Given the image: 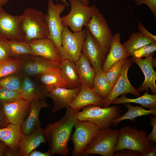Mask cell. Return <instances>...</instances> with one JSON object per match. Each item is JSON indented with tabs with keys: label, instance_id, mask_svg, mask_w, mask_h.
<instances>
[{
	"label": "cell",
	"instance_id": "6da1fadb",
	"mask_svg": "<svg viewBox=\"0 0 156 156\" xmlns=\"http://www.w3.org/2000/svg\"><path fill=\"white\" fill-rule=\"evenodd\" d=\"M79 110L68 107L64 116L58 121L48 124L44 129L52 156H67L69 153L68 143L73 128L78 121Z\"/></svg>",
	"mask_w": 156,
	"mask_h": 156
},
{
	"label": "cell",
	"instance_id": "7a4b0ae2",
	"mask_svg": "<svg viewBox=\"0 0 156 156\" xmlns=\"http://www.w3.org/2000/svg\"><path fill=\"white\" fill-rule=\"evenodd\" d=\"M147 134L143 129L139 130L129 125L122 127L119 131L114 152L123 149L128 148L139 152L141 156H144L154 144L153 142L147 138Z\"/></svg>",
	"mask_w": 156,
	"mask_h": 156
},
{
	"label": "cell",
	"instance_id": "3957f363",
	"mask_svg": "<svg viewBox=\"0 0 156 156\" xmlns=\"http://www.w3.org/2000/svg\"><path fill=\"white\" fill-rule=\"evenodd\" d=\"M21 15V25L24 41L47 38L48 31L45 14L41 11L27 8Z\"/></svg>",
	"mask_w": 156,
	"mask_h": 156
},
{
	"label": "cell",
	"instance_id": "277c9868",
	"mask_svg": "<svg viewBox=\"0 0 156 156\" xmlns=\"http://www.w3.org/2000/svg\"><path fill=\"white\" fill-rule=\"evenodd\" d=\"M122 110L118 106L102 107L96 105H90L82 108L79 112L78 120L91 122L101 129L109 127L112 120L120 116Z\"/></svg>",
	"mask_w": 156,
	"mask_h": 156
},
{
	"label": "cell",
	"instance_id": "5b68a950",
	"mask_svg": "<svg viewBox=\"0 0 156 156\" xmlns=\"http://www.w3.org/2000/svg\"><path fill=\"white\" fill-rule=\"evenodd\" d=\"M119 130L110 127L101 129L87 146L83 156L98 154L103 156H114Z\"/></svg>",
	"mask_w": 156,
	"mask_h": 156
},
{
	"label": "cell",
	"instance_id": "8992f818",
	"mask_svg": "<svg viewBox=\"0 0 156 156\" xmlns=\"http://www.w3.org/2000/svg\"><path fill=\"white\" fill-rule=\"evenodd\" d=\"M87 31L86 28L80 31L72 32L68 26L64 25L62 35V48L60 52L62 59H67L74 63L79 60Z\"/></svg>",
	"mask_w": 156,
	"mask_h": 156
},
{
	"label": "cell",
	"instance_id": "52a82bcc",
	"mask_svg": "<svg viewBox=\"0 0 156 156\" xmlns=\"http://www.w3.org/2000/svg\"><path fill=\"white\" fill-rule=\"evenodd\" d=\"M71 9L67 15L61 17L63 25L69 27L73 32L81 31L88 23L97 8L94 5L87 6L81 0H69Z\"/></svg>",
	"mask_w": 156,
	"mask_h": 156
},
{
	"label": "cell",
	"instance_id": "ba28073f",
	"mask_svg": "<svg viewBox=\"0 0 156 156\" xmlns=\"http://www.w3.org/2000/svg\"><path fill=\"white\" fill-rule=\"evenodd\" d=\"M69 5L64 3L55 4L53 0H48L47 11L45 14L48 31L47 38L53 42L60 52L62 48V35L64 26L60 15Z\"/></svg>",
	"mask_w": 156,
	"mask_h": 156
},
{
	"label": "cell",
	"instance_id": "9c48e42d",
	"mask_svg": "<svg viewBox=\"0 0 156 156\" xmlns=\"http://www.w3.org/2000/svg\"><path fill=\"white\" fill-rule=\"evenodd\" d=\"M74 127L71 138L74 147L72 154L73 156H83L87 146L100 129L91 122L78 120Z\"/></svg>",
	"mask_w": 156,
	"mask_h": 156
},
{
	"label": "cell",
	"instance_id": "30bf717a",
	"mask_svg": "<svg viewBox=\"0 0 156 156\" xmlns=\"http://www.w3.org/2000/svg\"><path fill=\"white\" fill-rule=\"evenodd\" d=\"M22 61L18 73L34 78L49 70L58 68L60 62L34 55L19 57Z\"/></svg>",
	"mask_w": 156,
	"mask_h": 156
},
{
	"label": "cell",
	"instance_id": "8fae6325",
	"mask_svg": "<svg viewBox=\"0 0 156 156\" xmlns=\"http://www.w3.org/2000/svg\"><path fill=\"white\" fill-rule=\"evenodd\" d=\"M84 26L105 49L109 51L114 35L103 15L97 9Z\"/></svg>",
	"mask_w": 156,
	"mask_h": 156
},
{
	"label": "cell",
	"instance_id": "7c38bea8",
	"mask_svg": "<svg viewBox=\"0 0 156 156\" xmlns=\"http://www.w3.org/2000/svg\"><path fill=\"white\" fill-rule=\"evenodd\" d=\"M133 61L131 58L127 57L123 64L119 76L108 96L105 99L103 107L110 106L112 102L119 96L130 93L139 97L140 92L130 83L127 76L128 70Z\"/></svg>",
	"mask_w": 156,
	"mask_h": 156
},
{
	"label": "cell",
	"instance_id": "4fadbf2b",
	"mask_svg": "<svg viewBox=\"0 0 156 156\" xmlns=\"http://www.w3.org/2000/svg\"><path fill=\"white\" fill-rule=\"evenodd\" d=\"M0 37L8 40L24 41L21 15L8 14L0 6Z\"/></svg>",
	"mask_w": 156,
	"mask_h": 156
},
{
	"label": "cell",
	"instance_id": "5bb4252c",
	"mask_svg": "<svg viewBox=\"0 0 156 156\" xmlns=\"http://www.w3.org/2000/svg\"><path fill=\"white\" fill-rule=\"evenodd\" d=\"M109 51L104 49L87 30L82 53L90 62L96 74L103 72L102 66Z\"/></svg>",
	"mask_w": 156,
	"mask_h": 156
},
{
	"label": "cell",
	"instance_id": "9a60e30c",
	"mask_svg": "<svg viewBox=\"0 0 156 156\" xmlns=\"http://www.w3.org/2000/svg\"><path fill=\"white\" fill-rule=\"evenodd\" d=\"M154 53L144 59L131 58L133 62L140 68L145 77L144 81L137 89L139 92L145 90L148 92L150 88L152 94H156V72L153 69V67L156 66V59L153 57Z\"/></svg>",
	"mask_w": 156,
	"mask_h": 156
},
{
	"label": "cell",
	"instance_id": "2e32d148",
	"mask_svg": "<svg viewBox=\"0 0 156 156\" xmlns=\"http://www.w3.org/2000/svg\"><path fill=\"white\" fill-rule=\"evenodd\" d=\"M49 107L45 98L30 103L28 114L21 126L23 135L30 134L41 127L42 123L39 118L40 111Z\"/></svg>",
	"mask_w": 156,
	"mask_h": 156
},
{
	"label": "cell",
	"instance_id": "e0dca14e",
	"mask_svg": "<svg viewBox=\"0 0 156 156\" xmlns=\"http://www.w3.org/2000/svg\"><path fill=\"white\" fill-rule=\"evenodd\" d=\"M80 90V87L74 89L59 87L46 93L45 97L51 98L54 106L52 110L55 113L63 108L70 107Z\"/></svg>",
	"mask_w": 156,
	"mask_h": 156
},
{
	"label": "cell",
	"instance_id": "ac0fdd59",
	"mask_svg": "<svg viewBox=\"0 0 156 156\" xmlns=\"http://www.w3.org/2000/svg\"><path fill=\"white\" fill-rule=\"evenodd\" d=\"M30 104L21 98L3 104L5 113L9 123L21 126L28 114Z\"/></svg>",
	"mask_w": 156,
	"mask_h": 156
},
{
	"label": "cell",
	"instance_id": "d6986e66",
	"mask_svg": "<svg viewBox=\"0 0 156 156\" xmlns=\"http://www.w3.org/2000/svg\"><path fill=\"white\" fill-rule=\"evenodd\" d=\"M34 55L61 62L62 59L53 42L48 38L32 40L28 43Z\"/></svg>",
	"mask_w": 156,
	"mask_h": 156
},
{
	"label": "cell",
	"instance_id": "ffe728a7",
	"mask_svg": "<svg viewBox=\"0 0 156 156\" xmlns=\"http://www.w3.org/2000/svg\"><path fill=\"white\" fill-rule=\"evenodd\" d=\"M34 78L45 95L57 88H67L59 67L47 71Z\"/></svg>",
	"mask_w": 156,
	"mask_h": 156
},
{
	"label": "cell",
	"instance_id": "44dd1931",
	"mask_svg": "<svg viewBox=\"0 0 156 156\" xmlns=\"http://www.w3.org/2000/svg\"><path fill=\"white\" fill-rule=\"evenodd\" d=\"M105 99L97 94L93 88L81 83L80 90L70 107L80 110L90 105H96L103 107Z\"/></svg>",
	"mask_w": 156,
	"mask_h": 156
},
{
	"label": "cell",
	"instance_id": "7402d4cb",
	"mask_svg": "<svg viewBox=\"0 0 156 156\" xmlns=\"http://www.w3.org/2000/svg\"><path fill=\"white\" fill-rule=\"evenodd\" d=\"M119 32L114 35L110 48L103 64L102 70L106 73L116 63L129 56L126 52L120 42Z\"/></svg>",
	"mask_w": 156,
	"mask_h": 156
},
{
	"label": "cell",
	"instance_id": "603a6c76",
	"mask_svg": "<svg viewBox=\"0 0 156 156\" xmlns=\"http://www.w3.org/2000/svg\"><path fill=\"white\" fill-rule=\"evenodd\" d=\"M47 141L44 129L41 127L30 134L23 135L19 144V156H29L31 151Z\"/></svg>",
	"mask_w": 156,
	"mask_h": 156
},
{
	"label": "cell",
	"instance_id": "cb8c5ba5",
	"mask_svg": "<svg viewBox=\"0 0 156 156\" xmlns=\"http://www.w3.org/2000/svg\"><path fill=\"white\" fill-rule=\"evenodd\" d=\"M21 126L10 123L0 128V140L10 149L19 153V144L22 136Z\"/></svg>",
	"mask_w": 156,
	"mask_h": 156
},
{
	"label": "cell",
	"instance_id": "d4e9b609",
	"mask_svg": "<svg viewBox=\"0 0 156 156\" xmlns=\"http://www.w3.org/2000/svg\"><path fill=\"white\" fill-rule=\"evenodd\" d=\"M74 63L81 83L93 88L96 73L89 60L82 53Z\"/></svg>",
	"mask_w": 156,
	"mask_h": 156
},
{
	"label": "cell",
	"instance_id": "484cf974",
	"mask_svg": "<svg viewBox=\"0 0 156 156\" xmlns=\"http://www.w3.org/2000/svg\"><path fill=\"white\" fill-rule=\"evenodd\" d=\"M21 97L29 103L44 98L45 94L34 79L27 76H22L21 92Z\"/></svg>",
	"mask_w": 156,
	"mask_h": 156
},
{
	"label": "cell",
	"instance_id": "4316f807",
	"mask_svg": "<svg viewBox=\"0 0 156 156\" xmlns=\"http://www.w3.org/2000/svg\"><path fill=\"white\" fill-rule=\"evenodd\" d=\"M59 68L67 88L74 89L80 86L81 83L74 63L62 59Z\"/></svg>",
	"mask_w": 156,
	"mask_h": 156
},
{
	"label": "cell",
	"instance_id": "83f0119b",
	"mask_svg": "<svg viewBox=\"0 0 156 156\" xmlns=\"http://www.w3.org/2000/svg\"><path fill=\"white\" fill-rule=\"evenodd\" d=\"M126 103H133L141 105L142 107L148 109L156 108V94H151L146 91L142 96L135 99H130L127 97L126 94L122 95L117 98L111 103V104H117Z\"/></svg>",
	"mask_w": 156,
	"mask_h": 156
},
{
	"label": "cell",
	"instance_id": "f1b7e54d",
	"mask_svg": "<svg viewBox=\"0 0 156 156\" xmlns=\"http://www.w3.org/2000/svg\"><path fill=\"white\" fill-rule=\"evenodd\" d=\"M124 104L125 107L128 109L127 112L123 115L114 119L111 125L117 126L121 121L126 119L134 121L136 118L143 116L152 115L156 116V108L147 110L142 107L132 106L130 103Z\"/></svg>",
	"mask_w": 156,
	"mask_h": 156
},
{
	"label": "cell",
	"instance_id": "f546056e",
	"mask_svg": "<svg viewBox=\"0 0 156 156\" xmlns=\"http://www.w3.org/2000/svg\"><path fill=\"white\" fill-rule=\"evenodd\" d=\"M155 42L138 31L131 34L129 39L122 44L129 55L130 53L140 48Z\"/></svg>",
	"mask_w": 156,
	"mask_h": 156
},
{
	"label": "cell",
	"instance_id": "4dcf8cb0",
	"mask_svg": "<svg viewBox=\"0 0 156 156\" xmlns=\"http://www.w3.org/2000/svg\"><path fill=\"white\" fill-rule=\"evenodd\" d=\"M113 87L107 79L105 73L103 71L96 74L93 82V88L99 95L104 99L106 98Z\"/></svg>",
	"mask_w": 156,
	"mask_h": 156
},
{
	"label": "cell",
	"instance_id": "1f68e13d",
	"mask_svg": "<svg viewBox=\"0 0 156 156\" xmlns=\"http://www.w3.org/2000/svg\"><path fill=\"white\" fill-rule=\"evenodd\" d=\"M22 61L19 57H10L0 62V79L15 73L18 72Z\"/></svg>",
	"mask_w": 156,
	"mask_h": 156
},
{
	"label": "cell",
	"instance_id": "d6a6232c",
	"mask_svg": "<svg viewBox=\"0 0 156 156\" xmlns=\"http://www.w3.org/2000/svg\"><path fill=\"white\" fill-rule=\"evenodd\" d=\"M22 76L18 72L9 75L0 79V88H4L21 93Z\"/></svg>",
	"mask_w": 156,
	"mask_h": 156
},
{
	"label": "cell",
	"instance_id": "836d02e7",
	"mask_svg": "<svg viewBox=\"0 0 156 156\" xmlns=\"http://www.w3.org/2000/svg\"><path fill=\"white\" fill-rule=\"evenodd\" d=\"M12 57H17L26 55H33L28 43L24 41L8 40Z\"/></svg>",
	"mask_w": 156,
	"mask_h": 156
},
{
	"label": "cell",
	"instance_id": "e575fe53",
	"mask_svg": "<svg viewBox=\"0 0 156 156\" xmlns=\"http://www.w3.org/2000/svg\"><path fill=\"white\" fill-rule=\"evenodd\" d=\"M125 59H122L116 63L105 73V76L108 81L113 86L119 76Z\"/></svg>",
	"mask_w": 156,
	"mask_h": 156
},
{
	"label": "cell",
	"instance_id": "d590c367",
	"mask_svg": "<svg viewBox=\"0 0 156 156\" xmlns=\"http://www.w3.org/2000/svg\"><path fill=\"white\" fill-rule=\"evenodd\" d=\"M22 98L21 93L16 91L0 88V103L3 105Z\"/></svg>",
	"mask_w": 156,
	"mask_h": 156
},
{
	"label": "cell",
	"instance_id": "8d00e7d4",
	"mask_svg": "<svg viewBox=\"0 0 156 156\" xmlns=\"http://www.w3.org/2000/svg\"><path fill=\"white\" fill-rule=\"evenodd\" d=\"M156 50V42L144 46L129 54L132 57L134 58L141 59L145 57H147Z\"/></svg>",
	"mask_w": 156,
	"mask_h": 156
},
{
	"label": "cell",
	"instance_id": "74e56055",
	"mask_svg": "<svg viewBox=\"0 0 156 156\" xmlns=\"http://www.w3.org/2000/svg\"><path fill=\"white\" fill-rule=\"evenodd\" d=\"M11 57L8 40L0 37V62Z\"/></svg>",
	"mask_w": 156,
	"mask_h": 156
},
{
	"label": "cell",
	"instance_id": "f35d334b",
	"mask_svg": "<svg viewBox=\"0 0 156 156\" xmlns=\"http://www.w3.org/2000/svg\"><path fill=\"white\" fill-rule=\"evenodd\" d=\"M136 5L145 4L151 10L154 17H156V0H135Z\"/></svg>",
	"mask_w": 156,
	"mask_h": 156
},
{
	"label": "cell",
	"instance_id": "ab89813d",
	"mask_svg": "<svg viewBox=\"0 0 156 156\" xmlns=\"http://www.w3.org/2000/svg\"><path fill=\"white\" fill-rule=\"evenodd\" d=\"M150 125L152 127L153 129L150 134L146 136L147 138L149 140L156 143V117L155 116L150 115L149 117Z\"/></svg>",
	"mask_w": 156,
	"mask_h": 156
},
{
	"label": "cell",
	"instance_id": "60d3db41",
	"mask_svg": "<svg viewBox=\"0 0 156 156\" xmlns=\"http://www.w3.org/2000/svg\"><path fill=\"white\" fill-rule=\"evenodd\" d=\"M114 156H141V155L140 152L137 151L124 148L115 152Z\"/></svg>",
	"mask_w": 156,
	"mask_h": 156
},
{
	"label": "cell",
	"instance_id": "b9f144b4",
	"mask_svg": "<svg viewBox=\"0 0 156 156\" xmlns=\"http://www.w3.org/2000/svg\"><path fill=\"white\" fill-rule=\"evenodd\" d=\"M14 151L0 140V156H13Z\"/></svg>",
	"mask_w": 156,
	"mask_h": 156
},
{
	"label": "cell",
	"instance_id": "7bdbcfd3",
	"mask_svg": "<svg viewBox=\"0 0 156 156\" xmlns=\"http://www.w3.org/2000/svg\"><path fill=\"white\" fill-rule=\"evenodd\" d=\"M10 123L5 113L3 105L0 103V128L6 126Z\"/></svg>",
	"mask_w": 156,
	"mask_h": 156
},
{
	"label": "cell",
	"instance_id": "ee69618b",
	"mask_svg": "<svg viewBox=\"0 0 156 156\" xmlns=\"http://www.w3.org/2000/svg\"><path fill=\"white\" fill-rule=\"evenodd\" d=\"M138 29L140 32L145 36L153 40L156 42V36L148 31L144 27V25L139 21H138Z\"/></svg>",
	"mask_w": 156,
	"mask_h": 156
},
{
	"label": "cell",
	"instance_id": "f6af8a7d",
	"mask_svg": "<svg viewBox=\"0 0 156 156\" xmlns=\"http://www.w3.org/2000/svg\"><path fill=\"white\" fill-rule=\"evenodd\" d=\"M51 155L48 151L43 152L35 150L31 152L29 156H51Z\"/></svg>",
	"mask_w": 156,
	"mask_h": 156
},
{
	"label": "cell",
	"instance_id": "bcb514c9",
	"mask_svg": "<svg viewBox=\"0 0 156 156\" xmlns=\"http://www.w3.org/2000/svg\"><path fill=\"white\" fill-rule=\"evenodd\" d=\"M156 145L154 144L144 156H156Z\"/></svg>",
	"mask_w": 156,
	"mask_h": 156
},
{
	"label": "cell",
	"instance_id": "7dc6e473",
	"mask_svg": "<svg viewBox=\"0 0 156 156\" xmlns=\"http://www.w3.org/2000/svg\"><path fill=\"white\" fill-rule=\"evenodd\" d=\"M57 0H56L57 1ZM62 2L64 4H69L68 3L66 2V0H61ZM81 2L85 5L88 6L89 4V0H81Z\"/></svg>",
	"mask_w": 156,
	"mask_h": 156
},
{
	"label": "cell",
	"instance_id": "c3c4849f",
	"mask_svg": "<svg viewBox=\"0 0 156 156\" xmlns=\"http://www.w3.org/2000/svg\"><path fill=\"white\" fill-rule=\"evenodd\" d=\"M9 0H0V6H2L6 4Z\"/></svg>",
	"mask_w": 156,
	"mask_h": 156
}]
</instances>
